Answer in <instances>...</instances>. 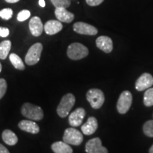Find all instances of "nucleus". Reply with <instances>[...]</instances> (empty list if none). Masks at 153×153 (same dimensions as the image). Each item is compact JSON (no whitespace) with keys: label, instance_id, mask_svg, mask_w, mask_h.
Masks as SVG:
<instances>
[{"label":"nucleus","instance_id":"32","mask_svg":"<svg viewBox=\"0 0 153 153\" xmlns=\"http://www.w3.org/2000/svg\"><path fill=\"white\" fill-rule=\"evenodd\" d=\"M5 1L8 3H16L19 0H5Z\"/></svg>","mask_w":153,"mask_h":153},{"label":"nucleus","instance_id":"25","mask_svg":"<svg viewBox=\"0 0 153 153\" xmlns=\"http://www.w3.org/2000/svg\"><path fill=\"white\" fill-rule=\"evenodd\" d=\"M13 11L11 9L6 8L0 11V17L4 20H9L12 17Z\"/></svg>","mask_w":153,"mask_h":153},{"label":"nucleus","instance_id":"3","mask_svg":"<svg viewBox=\"0 0 153 153\" xmlns=\"http://www.w3.org/2000/svg\"><path fill=\"white\" fill-rule=\"evenodd\" d=\"M22 114L25 117L34 120H40L43 118V111L41 107L30 103H25L23 105Z\"/></svg>","mask_w":153,"mask_h":153},{"label":"nucleus","instance_id":"31","mask_svg":"<svg viewBox=\"0 0 153 153\" xmlns=\"http://www.w3.org/2000/svg\"><path fill=\"white\" fill-rule=\"evenodd\" d=\"M38 4H39V5L41 6V7H45V0H39V1H38Z\"/></svg>","mask_w":153,"mask_h":153},{"label":"nucleus","instance_id":"27","mask_svg":"<svg viewBox=\"0 0 153 153\" xmlns=\"http://www.w3.org/2000/svg\"><path fill=\"white\" fill-rule=\"evenodd\" d=\"M7 89V84L5 79H0V99L4 96Z\"/></svg>","mask_w":153,"mask_h":153},{"label":"nucleus","instance_id":"14","mask_svg":"<svg viewBox=\"0 0 153 153\" xmlns=\"http://www.w3.org/2000/svg\"><path fill=\"white\" fill-rule=\"evenodd\" d=\"M55 15L60 22L68 23V24L71 23L74 19V15L67 10L66 8H63V7L55 8Z\"/></svg>","mask_w":153,"mask_h":153},{"label":"nucleus","instance_id":"26","mask_svg":"<svg viewBox=\"0 0 153 153\" xmlns=\"http://www.w3.org/2000/svg\"><path fill=\"white\" fill-rule=\"evenodd\" d=\"M30 16V12L28 10H22L17 15V20L19 22H24L27 20Z\"/></svg>","mask_w":153,"mask_h":153},{"label":"nucleus","instance_id":"33","mask_svg":"<svg viewBox=\"0 0 153 153\" xmlns=\"http://www.w3.org/2000/svg\"><path fill=\"white\" fill-rule=\"evenodd\" d=\"M149 153H153V145L150 147V150H149Z\"/></svg>","mask_w":153,"mask_h":153},{"label":"nucleus","instance_id":"11","mask_svg":"<svg viewBox=\"0 0 153 153\" xmlns=\"http://www.w3.org/2000/svg\"><path fill=\"white\" fill-rule=\"evenodd\" d=\"M85 115V110L83 108H76L69 116V123L73 127H78L82 124Z\"/></svg>","mask_w":153,"mask_h":153},{"label":"nucleus","instance_id":"10","mask_svg":"<svg viewBox=\"0 0 153 153\" xmlns=\"http://www.w3.org/2000/svg\"><path fill=\"white\" fill-rule=\"evenodd\" d=\"M153 85V76L149 73H143L135 82V89L142 91L147 90Z\"/></svg>","mask_w":153,"mask_h":153},{"label":"nucleus","instance_id":"18","mask_svg":"<svg viewBox=\"0 0 153 153\" xmlns=\"http://www.w3.org/2000/svg\"><path fill=\"white\" fill-rule=\"evenodd\" d=\"M51 148L55 153H72L73 150L68 143L64 141H58L53 143Z\"/></svg>","mask_w":153,"mask_h":153},{"label":"nucleus","instance_id":"4","mask_svg":"<svg viewBox=\"0 0 153 153\" xmlns=\"http://www.w3.org/2000/svg\"><path fill=\"white\" fill-rule=\"evenodd\" d=\"M87 99L93 108L99 109L104 104L105 97L104 92L100 89H91L87 91Z\"/></svg>","mask_w":153,"mask_h":153},{"label":"nucleus","instance_id":"20","mask_svg":"<svg viewBox=\"0 0 153 153\" xmlns=\"http://www.w3.org/2000/svg\"><path fill=\"white\" fill-rule=\"evenodd\" d=\"M11 43L8 40L2 41L0 43V59L4 60L7 58L11 50Z\"/></svg>","mask_w":153,"mask_h":153},{"label":"nucleus","instance_id":"21","mask_svg":"<svg viewBox=\"0 0 153 153\" xmlns=\"http://www.w3.org/2000/svg\"><path fill=\"white\" fill-rule=\"evenodd\" d=\"M9 60H10L11 62L12 63L13 66L16 69H18V70H24L25 69V65L22 60L21 59V57L19 55L15 54V53H11L9 55Z\"/></svg>","mask_w":153,"mask_h":153},{"label":"nucleus","instance_id":"17","mask_svg":"<svg viewBox=\"0 0 153 153\" xmlns=\"http://www.w3.org/2000/svg\"><path fill=\"white\" fill-rule=\"evenodd\" d=\"M19 127L22 131L33 134H37L40 131V128L38 124L31 120H22L19 123Z\"/></svg>","mask_w":153,"mask_h":153},{"label":"nucleus","instance_id":"29","mask_svg":"<svg viewBox=\"0 0 153 153\" xmlns=\"http://www.w3.org/2000/svg\"><path fill=\"white\" fill-rule=\"evenodd\" d=\"M9 35V28L5 27H0V37L6 38Z\"/></svg>","mask_w":153,"mask_h":153},{"label":"nucleus","instance_id":"7","mask_svg":"<svg viewBox=\"0 0 153 153\" xmlns=\"http://www.w3.org/2000/svg\"><path fill=\"white\" fill-rule=\"evenodd\" d=\"M133 102V96L129 91H124L120 95L117 102V110L119 114H125L128 111Z\"/></svg>","mask_w":153,"mask_h":153},{"label":"nucleus","instance_id":"34","mask_svg":"<svg viewBox=\"0 0 153 153\" xmlns=\"http://www.w3.org/2000/svg\"><path fill=\"white\" fill-rule=\"evenodd\" d=\"M1 63H0V72H1Z\"/></svg>","mask_w":153,"mask_h":153},{"label":"nucleus","instance_id":"22","mask_svg":"<svg viewBox=\"0 0 153 153\" xmlns=\"http://www.w3.org/2000/svg\"><path fill=\"white\" fill-rule=\"evenodd\" d=\"M143 101L146 106H153V88H149L147 89L145 92Z\"/></svg>","mask_w":153,"mask_h":153},{"label":"nucleus","instance_id":"12","mask_svg":"<svg viewBox=\"0 0 153 153\" xmlns=\"http://www.w3.org/2000/svg\"><path fill=\"white\" fill-rule=\"evenodd\" d=\"M96 45L98 48L106 53H109L113 50V41L108 36H101L96 40Z\"/></svg>","mask_w":153,"mask_h":153},{"label":"nucleus","instance_id":"1","mask_svg":"<svg viewBox=\"0 0 153 153\" xmlns=\"http://www.w3.org/2000/svg\"><path fill=\"white\" fill-rule=\"evenodd\" d=\"M89 54V50L85 45L79 43L70 44L68 48L67 55L71 60H78L85 58Z\"/></svg>","mask_w":153,"mask_h":153},{"label":"nucleus","instance_id":"2","mask_svg":"<svg viewBox=\"0 0 153 153\" xmlns=\"http://www.w3.org/2000/svg\"><path fill=\"white\" fill-rule=\"evenodd\" d=\"M75 103V97L72 94H67L61 99L57 108V113L61 118H65L69 114Z\"/></svg>","mask_w":153,"mask_h":153},{"label":"nucleus","instance_id":"9","mask_svg":"<svg viewBox=\"0 0 153 153\" xmlns=\"http://www.w3.org/2000/svg\"><path fill=\"white\" fill-rule=\"evenodd\" d=\"M73 29L76 33L82 35L94 36L98 33V30L94 26L85 22H76L74 24Z\"/></svg>","mask_w":153,"mask_h":153},{"label":"nucleus","instance_id":"28","mask_svg":"<svg viewBox=\"0 0 153 153\" xmlns=\"http://www.w3.org/2000/svg\"><path fill=\"white\" fill-rule=\"evenodd\" d=\"M104 1V0H86V2L91 7H96V6L101 4Z\"/></svg>","mask_w":153,"mask_h":153},{"label":"nucleus","instance_id":"30","mask_svg":"<svg viewBox=\"0 0 153 153\" xmlns=\"http://www.w3.org/2000/svg\"><path fill=\"white\" fill-rule=\"evenodd\" d=\"M0 153H10L7 148H5L3 145L0 144Z\"/></svg>","mask_w":153,"mask_h":153},{"label":"nucleus","instance_id":"13","mask_svg":"<svg viewBox=\"0 0 153 153\" xmlns=\"http://www.w3.org/2000/svg\"><path fill=\"white\" fill-rule=\"evenodd\" d=\"M29 29L32 35L36 37L41 35L44 29V26L39 17L34 16L30 19L29 22Z\"/></svg>","mask_w":153,"mask_h":153},{"label":"nucleus","instance_id":"16","mask_svg":"<svg viewBox=\"0 0 153 153\" xmlns=\"http://www.w3.org/2000/svg\"><path fill=\"white\" fill-rule=\"evenodd\" d=\"M98 128V122L97 118L91 116L87 119V121L81 127L82 131L85 135H90L94 133Z\"/></svg>","mask_w":153,"mask_h":153},{"label":"nucleus","instance_id":"23","mask_svg":"<svg viewBox=\"0 0 153 153\" xmlns=\"http://www.w3.org/2000/svg\"><path fill=\"white\" fill-rule=\"evenodd\" d=\"M143 132L147 136L153 137V120H148L143 126Z\"/></svg>","mask_w":153,"mask_h":153},{"label":"nucleus","instance_id":"15","mask_svg":"<svg viewBox=\"0 0 153 153\" xmlns=\"http://www.w3.org/2000/svg\"><path fill=\"white\" fill-rule=\"evenodd\" d=\"M62 24L60 21L50 20L45 23L44 30L48 35H54L62 29Z\"/></svg>","mask_w":153,"mask_h":153},{"label":"nucleus","instance_id":"6","mask_svg":"<svg viewBox=\"0 0 153 153\" xmlns=\"http://www.w3.org/2000/svg\"><path fill=\"white\" fill-rule=\"evenodd\" d=\"M63 141L69 145H79L83 141V135L78 130L74 128H69L65 131Z\"/></svg>","mask_w":153,"mask_h":153},{"label":"nucleus","instance_id":"19","mask_svg":"<svg viewBox=\"0 0 153 153\" xmlns=\"http://www.w3.org/2000/svg\"><path fill=\"white\" fill-rule=\"evenodd\" d=\"M3 141L9 145H14L18 142V137L14 132L10 130H5L2 133Z\"/></svg>","mask_w":153,"mask_h":153},{"label":"nucleus","instance_id":"24","mask_svg":"<svg viewBox=\"0 0 153 153\" xmlns=\"http://www.w3.org/2000/svg\"><path fill=\"white\" fill-rule=\"evenodd\" d=\"M51 1L55 8H58V7L68 8L71 4L70 0H51Z\"/></svg>","mask_w":153,"mask_h":153},{"label":"nucleus","instance_id":"8","mask_svg":"<svg viewBox=\"0 0 153 153\" xmlns=\"http://www.w3.org/2000/svg\"><path fill=\"white\" fill-rule=\"evenodd\" d=\"M85 151L87 153H108V150L103 146L99 137L89 140L86 144Z\"/></svg>","mask_w":153,"mask_h":153},{"label":"nucleus","instance_id":"5","mask_svg":"<svg viewBox=\"0 0 153 153\" xmlns=\"http://www.w3.org/2000/svg\"><path fill=\"white\" fill-rule=\"evenodd\" d=\"M42 51H43V45L40 43H35L30 48L25 57V62L28 65H34L39 62Z\"/></svg>","mask_w":153,"mask_h":153}]
</instances>
